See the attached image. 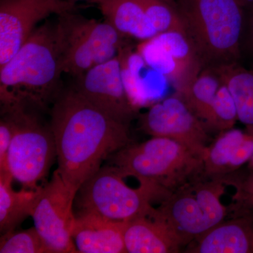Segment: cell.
Returning a JSON list of instances; mask_svg holds the SVG:
<instances>
[{
    "label": "cell",
    "mask_w": 253,
    "mask_h": 253,
    "mask_svg": "<svg viewBox=\"0 0 253 253\" xmlns=\"http://www.w3.org/2000/svg\"><path fill=\"white\" fill-rule=\"evenodd\" d=\"M62 70L76 78L114 59L126 46L124 38L107 21L88 19L73 11L57 20Z\"/></svg>",
    "instance_id": "6"
},
{
    "label": "cell",
    "mask_w": 253,
    "mask_h": 253,
    "mask_svg": "<svg viewBox=\"0 0 253 253\" xmlns=\"http://www.w3.org/2000/svg\"><path fill=\"white\" fill-rule=\"evenodd\" d=\"M17 122L6 157L4 171L23 188L38 189L49 172L56 148L51 126H44L29 109L11 107Z\"/></svg>",
    "instance_id": "7"
},
{
    "label": "cell",
    "mask_w": 253,
    "mask_h": 253,
    "mask_svg": "<svg viewBox=\"0 0 253 253\" xmlns=\"http://www.w3.org/2000/svg\"><path fill=\"white\" fill-rule=\"evenodd\" d=\"M126 44L119 53L125 87L132 104L137 109L153 101L155 95L150 91L149 81L143 76L146 63L137 51H131Z\"/></svg>",
    "instance_id": "20"
},
{
    "label": "cell",
    "mask_w": 253,
    "mask_h": 253,
    "mask_svg": "<svg viewBox=\"0 0 253 253\" xmlns=\"http://www.w3.org/2000/svg\"><path fill=\"white\" fill-rule=\"evenodd\" d=\"M239 121L237 108L230 91L223 83L212 104L210 106L203 123L209 132L231 129Z\"/></svg>",
    "instance_id": "22"
},
{
    "label": "cell",
    "mask_w": 253,
    "mask_h": 253,
    "mask_svg": "<svg viewBox=\"0 0 253 253\" xmlns=\"http://www.w3.org/2000/svg\"><path fill=\"white\" fill-rule=\"evenodd\" d=\"M217 69L235 101L239 121L253 131V69L240 63Z\"/></svg>",
    "instance_id": "19"
},
{
    "label": "cell",
    "mask_w": 253,
    "mask_h": 253,
    "mask_svg": "<svg viewBox=\"0 0 253 253\" xmlns=\"http://www.w3.org/2000/svg\"><path fill=\"white\" fill-rule=\"evenodd\" d=\"M74 86L87 101L118 122L129 126L137 115L123 83L119 55L77 78Z\"/></svg>",
    "instance_id": "12"
},
{
    "label": "cell",
    "mask_w": 253,
    "mask_h": 253,
    "mask_svg": "<svg viewBox=\"0 0 253 253\" xmlns=\"http://www.w3.org/2000/svg\"><path fill=\"white\" fill-rule=\"evenodd\" d=\"M76 196L57 170L49 182L43 186L31 217L51 253H78L72 238Z\"/></svg>",
    "instance_id": "8"
},
{
    "label": "cell",
    "mask_w": 253,
    "mask_h": 253,
    "mask_svg": "<svg viewBox=\"0 0 253 253\" xmlns=\"http://www.w3.org/2000/svg\"><path fill=\"white\" fill-rule=\"evenodd\" d=\"M239 188V199H241L246 203L251 208H253V175L248 178L247 180L244 181L242 186Z\"/></svg>",
    "instance_id": "27"
},
{
    "label": "cell",
    "mask_w": 253,
    "mask_h": 253,
    "mask_svg": "<svg viewBox=\"0 0 253 253\" xmlns=\"http://www.w3.org/2000/svg\"><path fill=\"white\" fill-rule=\"evenodd\" d=\"M109 158L125 178L131 176L170 194L203 177L204 172L201 156L177 141L159 136L131 143Z\"/></svg>",
    "instance_id": "4"
},
{
    "label": "cell",
    "mask_w": 253,
    "mask_h": 253,
    "mask_svg": "<svg viewBox=\"0 0 253 253\" xmlns=\"http://www.w3.org/2000/svg\"><path fill=\"white\" fill-rule=\"evenodd\" d=\"M126 253H174L187 244L158 208L126 221Z\"/></svg>",
    "instance_id": "13"
},
{
    "label": "cell",
    "mask_w": 253,
    "mask_h": 253,
    "mask_svg": "<svg viewBox=\"0 0 253 253\" xmlns=\"http://www.w3.org/2000/svg\"><path fill=\"white\" fill-rule=\"evenodd\" d=\"M238 1H239L240 4L242 5L243 7L253 5V0H238Z\"/></svg>",
    "instance_id": "28"
},
{
    "label": "cell",
    "mask_w": 253,
    "mask_h": 253,
    "mask_svg": "<svg viewBox=\"0 0 253 253\" xmlns=\"http://www.w3.org/2000/svg\"><path fill=\"white\" fill-rule=\"evenodd\" d=\"M145 11L158 33L176 31L185 35L174 3L166 0H140Z\"/></svg>",
    "instance_id": "23"
},
{
    "label": "cell",
    "mask_w": 253,
    "mask_h": 253,
    "mask_svg": "<svg viewBox=\"0 0 253 253\" xmlns=\"http://www.w3.org/2000/svg\"><path fill=\"white\" fill-rule=\"evenodd\" d=\"M72 1H77V0H72ZM83 1H92V2L99 3V1H102V0H83Z\"/></svg>",
    "instance_id": "29"
},
{
    "label": "cell",
    "mask_w": 253,
    "mask_h": 253,
    "mask_svg": "<svg viewBox=\"0 0 253 253\" xmlns=\"http://www.w3.org/2000/svg\"><path fill=\"white\" fill-rule=\"evenodd\" d=\"M126 221H118L95 213L79 211L76 214L72 238L78 253H126Z\"/></svg>",
    "instance_id": "15"
},
{
    "label": "cell",
    "mask_w": 253,
    "mask_h": 253,
    "mask_svg": "<svg viewBox=\"0 0 253 253\" xmlns=\"http://www.w3.org/2000/svg\"><path fill=\"white\" fill-rule=\"evenodd\" d=\"M140 128L150 136L177 141L203 159L211 144L206 126L177 94L151 105L141 116Z\"/></svg>",
    "instance_id": "9"
},
{
    "label": "cell",
    "mask_w": 253,
    "mask_h": 253,
    "mask_svg": "<svg viewBox=\"0 0 253 253\" xmlns=\"http://www.w3.org/2000/svg\"><path fill=\"white\" fill-rule=\"evenodd\" d=\"M249 166L253 170V156L252 158H251V161H249Z\"/></svg>",
    "instance_id": "30"
},
{
    "label": "cell",
    "mask_w": 253,
    "mask_h": 253,
    "mask_svg": "<svg viewBox=\"0 0 253 253\" xmlns=\"http://www.w3.org/2000/svg\"><path fill=\"white\" fill-rule=\"evenodd\" d=\"M124 179L113 165L100 168L78 189L75 202L79 211L127 221L147 212L155 201H163L170 194L146 182H139L137 188H131Z\"/></svg>",
    "instance_id": "5"
},
{
    "label": "cell",
    "mask_w": 253,
    "mask_h": 253,
    "mask_svg": "<svg viewBox=\"0 0 253 253\" xmlns=\"http://www.w3.org/2000/svg\"><path fill=\"white\" fill-rule=\"evenodd\" d=\"M51 131L56 148V170L77 194L105 160L131 144L129 126L96 108L74 87L61 91L53 103Z\"/></svg>",
    "instance_id": "1"
},
{
    "label": "cell",
    "mask_w": 253,
    "mask_h": 253,
    "mask_svg": "<svg viewBox=\"0 0 253 253\" xmlns=\"http://www.w3.org/2000/svg\"><path fill=\"white\" fill-rule=\"evenodd\" d=\"M202 70L240 63L244 9L238 0H174Z\"/></svg>",
    "instance_id": "3"
},
{
    "label": "cell",
    "mask_w": 253,
    "mask_h": 253,
    "mask_svg": "<svg viewBox=\"0 0 253 253\" xmlns=\"http://www.w3.org/2000/svg\"><path fill=\"white\" fill-rule=\"evenodd\" d=\"M253 156V131L233 127L221 131L204 156L203 177H223L239 169Z\"/></svg>",
    "instance_id": "14"
},
{
    "label": "cell",
    "mask_w": 253,
    "mask_h": 253,
    "mask_svg": "<svg viewBox=\"0 0 253 253\" xmlns=\"http://www.w3.org/2000/svg\"><path fill=\"white\" fill-rule=\"evenodd\" d=\"M166 1H169V2H172V3L174 2V0H166Z\"/></svg>",
    "instance_id": "31"
},
{
    "label": "cell",
    "mask_w": 253,
    "mask_h": 253,
    "mask_svg": "<svg viewBox=\"0 0 253 253\" xmlns=\"http://www.w3.org/2000/svg\"><path fill=\"white\" fill-rule=\"evenodd\" d=\"M222 84L223 81L217 68H204L186 89L176 94L184 100L188 107L203 122Z\"/></svg>",
    "instance_id": "21"
},
{
    "label": "cell",
    "mask_w": 253,
    "mask_h": 253,
    "mask_svg": "<svg viewBox=\"0 0 253 253\" xmlns=\"http://www.w3.org/2000/svg\"><path fill=\"white\" fill-rule=\"evenodd\" d=\"M244 9L239 42L240 63L245 67L253 69V5Z\"/></svg>",
    "instance_id": "25"
},
{
    "label": "cell",
    "mask_w": 253,
    "mask_h": 253,
    "mask_svg": "<svg viewBox=\"0 0 253 253\" xmlns=\"http://www.w3.org/2000/svg\"><path fill=\"white\" fill-rule=\"evenodd\" d=\"M17 126L16 118L11 110L1 111L0 121V171L6 168V157Z\"/></svg>",
    "instance_id": "26"
},
{
    "label": "cell",
    "mask_w": 253,
    "mask_h": 253,
    "mask_svg": "<svg viewBox=\"0 0 253 253\" xmlns=\"http://www.w3.org/2000/svg\"><path fill=\"white\" fill-rule=\"evenodd\" d=\"M149 67L168 80L179 94L202 71L185 35L179 32L158 33L141 41L136 47Z\"/></svg>",
    "instance_id": "11"
},
{
    "label": "cell",
    "mask_w": 253,
    "mask_h": 253,
    "mask_svg": "<svg viewBox=\"0 0 253 253\" xmlns=\"http://www.w3.org/2000/svg\"><path fill=\"white\" fill-rule=\"evenodd\" d=\"M187 253H253V214L224 220L193 240Z\"/></svg>",
    "instance_id": "16"
},
{
    "label": "cell",
    "mask_w": 253,
    "mask_h": 253,
    "mask_svg": "<svg viewBox=\"0 0 253 253\" xmlns=\"http://www.w3.org/2000/svg\"><path fill=\"white\" fill-rule=\"evenodd\" d=\"M62 54L57 21L36 28L18 52L0 68L1 109H44L60 94Z\"/></svg>",
    "instance_id": "2"
},
{
    "label": "cell",
    "mask_w": 253,
    "mask_h": 253,
    "mask_svg": "<svg viewBox=\"0 0 253 253\" xmlns=\"http://www.w3.org/2000/svg\"><path fill=\"white\" fill-rule=\"evenodd\" d=\"M75 8L72 0H0V68L22 47L38 23Z\"/></svg>",
    "instance_id": "10"
},
{
    "label": "cell",
    "mask_w": 253,
    "mask_h": 253,
    "mask_svg": "<svg viewBox=\"0 0 253 253\" xmlns=\"http://www.w3.org/2000/svg\"><path fill=\"white\" fill-rule=\"evenodd\" d=\"M1 253H51L36 227L18 232L2 234L0 242Z\"/></svg>",
    "instance_id": "24"
},
{
    "label": "cell",
    "mask_w": 253,
    "mask_h": 253,
    "mask_svg": "<svg viewBox=\"0 0 253 253\" xmlns=\"http://www.w3.org/2000/svg\"><path fill=\"white\" fill-rule=\"evenodd\" d=\"M14 178L8 172H0V230L2 234L14 231L28 217H31L42 191L38 189H13Z\"/></svg>",
    "instance_id": "18"
},
{
    "label": "cell",
    "mask_w": 253,
    "mask_h": 253,
    "mask_svg": "<svg viewBox=\"0 0 253 253\" xmlns=\"http://www.w3.org/2000/svg\"><path fill=\"white\" fill-rule=\"evenodd\" d=\"M98 4L106 21L124 37L144 41L158 34L140 0H102Z\"/></svg>",
    "instance_id": "17"
}]
</instances>
